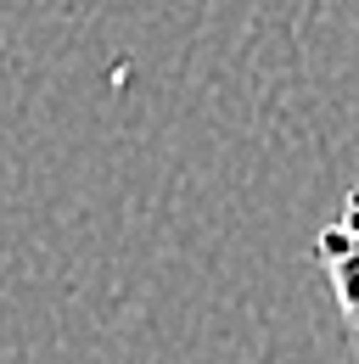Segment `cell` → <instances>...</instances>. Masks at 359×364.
Wrapping results in <instances>:
<instances>
[{
	"label": "cell",
	"mask_w": 359,
	"mask_h": 364,
	"mask_svg": "<svg viewBox=\"0 0 359 364\" xmlns=\"http://www.w3.org/2000/svg\"><path fill=\"white\" fill-rule=\"evenodd\" d=\"M314 264H320L326 280H331V303H337L343 331H348V359L359 364V185L343 196L337 219L320 230Z\"/></svg>",
	"instance_id": "cell-1"
}]
</instances>
